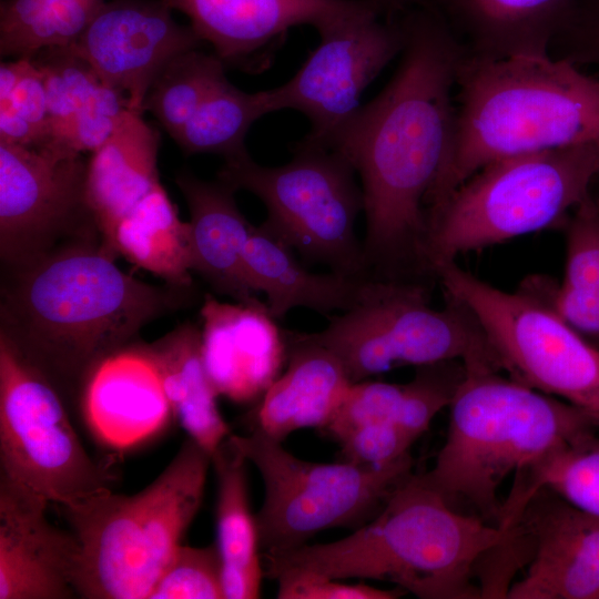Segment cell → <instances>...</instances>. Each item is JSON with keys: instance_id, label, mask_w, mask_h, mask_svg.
Listing matches in <instances>:
<instances>
[{"instance_id": "obj_1", "label": "cell", "mask_w": 599, "mask_h": 599, "mask_svg": "<svg viewBox=\"0 0 599 599\" xmlns=\"http://www.w3.org/2000/svg\"><path fill=\"white\" fill-rule=\"evenodd\" d=\"M398 18L405 42L395 74L326 148L342 154L361 181L365 276L430 284L435 277L424 260L425 202L449 150L453 90L464 52L427 4Z\"/></svg>"}, {"instance_id": "obj_2", "label": "cell", "mask_w": 599, "mask_h": 599, "mask_svg": "<svg viewBox=\"0 0 599 599\" xmlns=\"http://www.w3.org/2000/svg\"><path fill=\"white\" fill-rule=\"evenodd\" d=\"M118 257L101 236H90L4 268L0 335L57 388H82L102 359L192 300L191 287L126 274Z\"/></svg>"}, {"instance_id": "obj_3", "label": "cell", "mask_w": 599, "mask_h": 599, "mask_svg": "<svg viewBox=\"0 0 599 599\" xmlns=\"http://www.w3.org/2000/svg\"><path fill=\"white\" fill-rule=\"evenodd\" d=\"M515 530L455 509L410 474L349 536L265 552L266 575L276 581L303 575L377 579L422 599H476V581Z\"/></svg>"}, {"instance_id": "obj_4", "label": "cell", "mask_w": 599, "mask_h": 599, "mask_svg": "<svg viewBox=\"0 0 599 599\" xmlns=\"http://www.w3.org/2000/svg\"><path fill=\"white\" fill-rule=\"evenodd\" d=\"M456 88L453 136L426 210L490 162L599 143V80L567 59L464 54Z\"/></svg>"}, {"instance_id": "obj_5", "label": "cell", "mask_w": 599, "mask_h": 599, "mask_svg": "<svg viewBox=\"0 0 599 599\" xmlns=\"http://www.w3.org/2000/svg\"><path fill=\"white\" fill-rule=\"evenodd\" d=\"M449 405L446 440L423 480L455 509L467 505L498 525L502 481L596 433L599 422L573 405L500 372L465 368Z\"/></svg>"}, {"instance_id": "obj_6", "label": "cell", "mask_w": 599, "mask_h": 599, "mask_svg": "<svg viewBox=\"0 0 599 599\" xmlns=\"http://www.w3.org/2000/svg\"><path fill=\"white\" fill-rule=\"evenodd\" d=\"M211 464L189 438L141 491L109 488L59 506L80 547L77 597L149 599L201 507Z\"/></svg>"}, {"instance_id": "obj_7", "label": "cell", "mask_w": 599, "mask_h": 599, "mask_svg": "<svg viewBox=\"0 0 599 599\" xmlns=\"http://www.w3.org/2000/svg\"><path fill=\"white\" fill-rule=\"evenodd\" d=\"M599 174L597 144H580L490 162L426 211L425 264L561 226L590 196ZM437 280V278H436Z\"/></svg>"}, {"instance_id": "obj_8", "label": "cell", "mask_w": 599, "mask_h": 599, "mask_svg": "<svg viewBox=\"0 0 599 599\" xmlns=\"http://www.w3.org/2000/svg\"><path fill=\"white\" fill-rule=\"evenodd\" d=\"M216 179L256 195L267 211L262 225L305 263L365 276L355 233L363 191L338 152L302 139L285 164L264 166L247 154L225 160Z\"/></svg>"}, {"instance_id": "obj_9", "label": "cell", "mask_w": 599, "mask_h": 599, "mask_svg": "<svg viewBox=\"0 0 599 599\" xmlns=\"http://www.w3.org/2000/svg\"><path fill=\"white\" fill-rule=\"evenodd\" d=\"M430 290V284L392 281L379 297L329 316L324 329L306 335L338 357L352 383L400 366L447 361L501 372L475 314L447 294L443 308L432 307Z\"/></svg>"}, {"instance_id": "obj_10", "label": "cell", "mask_w": 599, "mask_h": 599, "mask_svg": "<svg viewBox=\"0 0 599 599\" xmlns=\"http://www.w3.org/2000/svg\"><path fill=\"white\" fill-rule=\"evenodd\" d=\"M444 294L478 318L501 370L532 389L565 400L599 422V351L526 283L506 292L456 261L435 268Z\"/></svg>"}, {"instance_id": "obj_11", "label": "cell", "mask_w": 599, "mask_h": 599, "mask_svg": "<svg viewBox=\"0 0 599 599\" xmlns=\"http://www.w3.org/2000/svg\"><path fill=\"white\" fill-rule=\"evenodd\" d=\"M230 438L263 479L256 525L265 552L300 547L327 528L364 525L412 474L409 454L384 467L318 464L295 457L256 428Z\"/></svg>"}, {"instance_id": "obj_12", "label": "cell", "mask_w": 599, "mask_h": 599, "mask_svg": "<svg viewBox=\"0 0 599 599\" xmlns=\"http://www.w3.org/2000/svg\"><path fill=\"white\" fill-rule=\"evenodd\" d=\"M0 465V474L57 506L114 480L110 463L83 448L54 384L1 335Z\"/></svg>"}, {"instance_id": "obj_13", "label": "cell", "mask_w": 599, "mask_h": 599, "mask_svg": "<svg viewBox=\"0 0 599 599\" xmlns=\"http://www.w3.org/2000/svg\"><path fill=\"white\" fill-rule=\"evenodd\" d=\"M82 153L49 142H0V256L28 263L74 238L101 236L85 192ZM102 238V237H101Z\"/></svg>"}, {"instance_id": "obj_14", "label": "cell", "mask_w": 599, "mask_h": 599, "mask_svg": "<svg viewBox=\"0 0 599 599\" xmlns=\"http://www.w3.org/2000/svg\"><path fill=\"white\" fill-rule=\"evenodd\" d=\"M384 16L374 7L319 31V43L297 72L270 89L274 112L290 109L308 119L305 141L326 148L362 106L365 89L402 53L399 18Z\"/></svg>"}, {"instance_id": "obj_15", "label": "cell", "mask_w": 599, "mask_h": 599, "mask_svg": "<svg viewBox=\"0 0 599 599\" xmlns=\"http://www.w3.org/2000/svg\"><path fill=\"white\" fill-rule=\"evenodd\" d=\"M172 12L165 0L105 1L71 44L132 111L143 113L152 82L172 59L203 42Z\"/></svg>"}, {"instance_id": "obj_16", "label": "cell", "mask_w": 599, "mask_h": 599, "mask_svg": "<svg viewBox=\"0 0 599 599\" xmlns=\"http://www.w3.org/2000/svg\"><path fill=\"white\" fill-rule=\"evenodd\" d=\"M184 13L202 41L227 67L257 72L268 64L274 45L292 28L317 32L378 7L372 0H165Z\"/></svg>"}, {"instance_id": "obj_17", "label": "cell", "mask_w": 599, "mask_h": 599, "mask_svg": "<svg viewBox=\"0 0 599 599\" xmlns=\"http://www.w3.org/2000/svg\"><path fill=\"white\" fill-rule=\"evenodd\" d=\"M517 525L530 556L507 598L599 599V516L541 488Z\"/></svg>"}, {"instance_id": "obj_18", "label": "cell", "mask_w": 599, "mask_h": 599, "mask_svg": "<svg viewBox=\"0 0 599 599\" xmlns=\"http://www.w3.org/2000/svg\"><path fill=\"white\" fill-rule=\"evenodd\" d=\"M49 501L0 474V599H69L80 547L51 525Z\"/></svg>"}, {"instance_id": "obj_19", "label": "cell", "mask_w": 599, "mask_h": 599, "mask_svg": "<svg viewBox=\"0 0 599 599\" xmlns=\"http://www.w3.org/2000/svg\"><path fill=\"white\" fill-rule=\"evenodd\" d=\"M202 355L219 396L235 403L263 397L287 357L284 333L266 303H226L204 295Z\"/></svg>"}, {"instance_id": "obj_20", "label": "cell", "mask_w": 599, "mask_h": 599, "mask_svg": "<svg viewBox=\"0 0 599 599\" xmlns=\"http://www.w3.org/2000/svg\"><path fill=\"white\" fill-rule=\"evenodd\" d=\"M82 407L95 437L118 449L154 436L173 416L146 346L130 345L102 359L82 387Z\"/></svg>"}, {"instance_id": "obj_21", "label": "cell", "mask_w": 599, "mask_h": 599, "mask_svg": "<svg viewBox=\"0 0 599 599\" xmlns=\"http://www.w3.org/2000/svg\"><path fill=\"white\" fill-rule=\"evenodd\" d=\"M243 273L255 294H265L275 319L295 307L327 316L348 312L379 297L392 282L335 272L312 273L262 224L253 225L245 244Z\"/></svg>"}, {"instance_id": "obj_22", "label": "cell", "mask_w": 599, "mask_h": 599, "mask_svg": "<svg viewBox=\"0 0 599 599\" xmlns=\"http://www.w3.org/2000/svg\"><path fill=\"white\" fill-rule=\"evenodd\" d=\"M577 0H424L468 58L549 55Z\"/></svg>"}, {"instance_id": "obj_23", "label": "cell", "mask_w": 599, "mask_h": 599, "mask_svg": "<svg viewBox=\"0 0 599 599\" xmlns=\"http://www.w3.org/2000/svg\"><path fill=\"white\" fill-rule=\"evenodd\" d=\"M287 367L263 395L254 428L282 441L329 424L353 384L338 357L306 333L284 332Z\"/></svg>"}, {"instance_id": "obj_24", "label": "cell", "mask_w": 599, "mask_h": 599, "mask_svg": "<svg viewBox=\"0 0 599 599\" xmlns=\"http://www.w3.org/2000/svg\"><path fill=\"white\" fill-rule=\"evenodd\" d=\"M175 183L190 211L192 272L235 302L263 303L244 278L243 253L253 225L236 204V191L217 179L205 181L186 170L175 175Z\"/></svg>"}, {"instance_id": "obj_25", "label": "cell", "mask_w": 599, "mask_h": 599, "mask_svg": "<svg viewBox=\"0 0 599 599\" xmlns=\"http://www.w3.org/2000/svg\"><path fill=\"white\" fill-rule=\"evenodd\" d=\"M160 131L143 119V113L128 110L88 160L87 200L102 242L111 251L120 221L160 183Z\"/></svg>"}, {"instance_id": "obj_26", "label": "cell", "mask_w": 599, "mask_h": 599, "mask_svg": "<svg viewBox=\"0 0 599 599\" xmlns=\"http://www.w3.org/2000/svg\"><path fill=\"white\" fill-rule=\"evenodd\" d=\"M230 435L211 455L217 479L216 545L223 592L226 599H254L260 596L263 578L258 531L248 504L247 459Z\"/></svg>"}, {"instance_id": "obj_27", "label": "cell", "mask_w": 599, "mask_h": 599, "mask_svg": "<svg viewBox=\"0 0 599 599\" xmlns=\"http://www.w3.org/2000/svg\"><path fill=\"white\" fill-rule=\"evenodd\" d=\"M146 347L159 369L173 416L190 438L212 455L231 433L205 369L201 329L185 323Z\"/></svg>"}, {"instance_id": "obj_28", "label": "cell", "mask_w": 599, "mask_h": 599, "mask_svg": "<svg viewBox=\"0 0 599 599\" xmlns=\"http://www.w3.org/2000/svg\"><path fill=\"white\" fill-rule=\"evenodd\" d=\"M562 229L566 262L561 282L532 275L524 283L599 351V202L587 197Z\"/></svg>"}, {"instance_id": "obj_29", "label": "cell", "mask_w": 599, "mask_h": 599, "mask_svg": "<svg viewBox=\"0 0 599 599\" xmlns=\"http://www.w3.org/2000/svg\"><path fill=\"white\" fill-rule=\"evenodd\" d=\"M111 248L167 284L192 287L190 225L161 183L120 221Z\"/></svg>"}, {"instance_id": "obj_30", "label": "cell", "mask_w": 599, "mask_h": 599, "mask_svg": "<svg viewBox=\"0 0 599 599\" xmlns=\"http://www.w3.org/2000/svg\"><path fill=\"white\" fill-rule=\"evenodd\" d=\"M547 488L570 505L599 516V436L591 434L515 474L499 524L516 525L531 499Z\"/></svg>"}, {"instance_id": "obj_31", "label": "cell", "mask_w": 599, "mask_h": 599, "mask_svg": "<svg viewBox=\"0 0 599 599\" xmlns=\"http://www.w3.org/2000/svg\"><path fill=\"white\" fill-rule=\"evenodd\" d=\"M274 112L271 91L246 92L225 80L200 105L174 139L185 155L213 153L224 160L247 155L251 126Z\"/></svg>"}, {"instance_id": "obj_32", "label": "cell", "mask_w": 599, "mask_h": 599, "mask_svg": "<svg viewBox=\"0 0 599 599\" xmlns=\"http://www.w3.org/2000/svg\"><path fill=\"white\" fill-rule=\"evenodd\" d=\"M105 0H3L0 54L31 58L39 50L71 45Z\"/></svg>"}, {"instance_id": "obj_33", "label": "cell", "mask_w": 599, "mask_h": 599, "mask_svg": "<svg viewBox=\"0 0 599 599\" xmlns=\"http://www.w3.org/2000/svg\"><path fill=\"white\" fill-rule=\"evenodd\" d=\"M226 65L199 48L172 59L152 82L142 105L174 140L207 97L225 80Z\"/></svg>"}, {"instance_id": "obj_34", "label": "cell", "mask_w": 599, "mask_h": 599, "mask_svg": "<svg viewBox=\"0 0 599 599\" xmlns=\"http://www.w3.org/2000/svg\"><path fill=\"white\" fill-rule=\"evenodd\" d=\"M30 59L43 79L53 140L103 82L72 45L47 47Z\"/></svg>"}, {"instance_id": "obj_35", "label": "cell", "mask_w": 599, "mask_h": 599, "mask_svg": "<svg viewBox=\"0 0 599 599\" xmlns=\"http://www.w3.org/2000/svg\"><path fill=\"white\" fill-rule=\"evenodd\" d=\"M224 598L222 559L216 544L180 545L156 581L149 599Z\"/></svg>"}, {"instance_id": "obj_36", "label": "cell", "mask_w": 599, "mask_h": 599, "mask_svg": "<svg viewBox=\"0 0 599 599\" xmlns=\"http://www.w3.org/2000/svg\"><path fill=\"white\" fill-rule=\"evenodd\" d=\"M405 394L406 384L368 380L353 383L324 430L339 443L351 432L367 424H397Z\"/></svg>"}, {"instance_id": "obj_37", "label": "cell", "mask_w": 599, "mask_h": 599, "mask_svg": "<svg viewBox=\"0 0 599 599\" xmlns=\"http://www.w3.org/2000/svg\"><path fill=\"white\" fill-rule=\"evenodd\" d=\"M128 110L126 95L102 83L52 142L79 153H92L111 136Z\"/></svg>"}, {"instance_id": "obj_38", "label": "cell", "mask_w": 599, "mask_h": 599, "mask_svg": "<svg viewBox=\"0 0 599 599\" xmlns=\"http://www.w3.org/2000/svg\"><path fill=\"white\" fill-rule=\"evenodd\" d=\"M416 439L392 422L361 426L339 444L344 461L364 467H384L409 454Z\"/></svg>"}, {"instance_id": "obj_39", "label": "cell", "mask_w": 599, "mask_h": 599, "mask_svg": "<svg viewBox=\"0 0 599 599\" xmlns=\"http://www.w3.org/2000/svg\"><path fill=\"white\" fill-rule=\"evenodd\" d=\"M575 64L599 67V0H577L558 31L551 50Z\"/></svg>"}, {"instance_id": "obj_40", "label": "cell", "mask_w": 599, "mask_h": 599, "mask_svg": "<svg viewBox=\"0 0 599 599\" xmlns=\"http://www.w3.org/2000/svg\"><path fill=\"white\" fill-rule=\"evenodd\" d=\"M277 583L281 599H396L406 593L399 587L386 590L308 575L281 579Z\"/></svg>"}, {"instance_id": "obj_41", "label": "cell", "mask_w": 599, "mask_h": 599, "mask_svg": "<svg viewBox=\"0 0 599 599\" xmlns=\"http://www.w3.org/2000/svg\"><path fill=\"white\" fill-rule=\"evenodd\" d=\"M0 110L13 112L47 134L52 141L43 79L30 58H28L21 78L11 95L0 101Z\"/></svg>"}, {"instance_id": "obj_42", "label": "cell", "mask_w": 599, "mask_h": 599, "mask_svg": "<svg viewBox=\"0 0 599 599\" xmlns=\"http://www.w3.org/2000/svg\"><path fill=\"white\" fill-rule=\"evenodd\" d=\"M374 1L387 16H397L408 9L423 3L424 0H372Z\"/></svg>"}, {"instance_id": "obj_43", "label": "cell", "mask_w": 599, "mask_h": 599, "mask_svg": "<svg viewBox=\"0 0 599 599\" xmlns=\"http://www.w3.org/2000/svg\"><path fill=\"white\" fill-rule=\"evenodd\" d=\"M597 148H598V153H599V143H597Z\"/></svg>"}]
</instances>
